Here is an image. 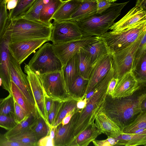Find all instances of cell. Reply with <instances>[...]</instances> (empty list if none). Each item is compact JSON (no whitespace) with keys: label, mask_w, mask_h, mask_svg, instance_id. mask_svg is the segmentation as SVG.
Segmentation results:
<instances>
[{"label":"cell","mask_w":146,"mask_h":146,"mask_svg":"<svg viewBox=\"0 0 146 146\" xmlns=\"http://www.w3.org/2000/svg\"><path fill=\"white\" fill-rule=\"evenodd\" d=\"M144 20H146V11L135 5L119 20L114 23L110 29L111 33H117Z\"/></svg>","instance_id":"ac0fdd59"},{"label":"cell","mask_w":146,"mask_h":146,"mask_svg":"<svg viewBox=\"0 0 146 146\" xmlns=\"http://www.w3.org/2000/svg\"></svg>","instance_id":"be15d7a7"},{"label":"cell","mask_w":146,"mask_h":146,"mask_svg":"<svg viewBox=\"0 0 146 146\" xmlns=\"http://www.w3.org/2000/svg\"><path fill=\"white\" fill-rule=\"evenodd\" d=\"M79 75L89 80L92 68L89 57L81 49L78 53Z\"/></svg>","instance_id":"f546056e"},{"label":"cell","mask_w":146,"mask_h":146,"mask_svg":"<svg viewBox=\"0 0 146 146\" xmlns=\"http://www.w3.org/2000/svg\"><path fill=\"white\" fill-rule=\"evenodd\" d=\"M6 99V97L5 98H0V106L2 104Z\"/></svg>","instance_id":"6f0895ef"},{"label":"cell","mask_w":146,"mask_h":146,"mask_svg":"<svg viewBox=\"0 0 146 146\" xmlns=\"http://www.w3.org/2000/svg\"><path fill=\"white\" fill-rule=\"evenodd\" d=\"M36 136L37 141L50 134L51 128L40 115L30 127Z\"/></svg>","instance_id":"d6a6232c"},{"label":"cell","mask_w":146,"mask_h":146,"mask_svg":"<svg viewBox=\"0 0 146 146\" xmlns=\"http://www.w3.org/2000/svg\"><path fill=\"white\" fill-rule=\"evenodd\" d=\"M18 0H14L7 3V9L9 11L14 8L16 6Z\"/></svg>","instance_id":"f5cc1de1"},{"label":"cell","mask_w":146,"mask_h":146,"mask_svg":"<svg viewBox=\"0 0 146 146\" xmlns=\"http://www.w3.org/2000/svg\"><path fill=\"white\" fill-rule=\"evenodd\" d=\"M36 75L42 85L46 96L62 102L73 98L67 91L62 70Z\"/></svg>","instance_id":"52a82bcc"},{"label":"cell","mask_w":146,"mask_h":146,"mask_svg":"<svg viewBox=\"0 0 146 146\" xmlns=\"http://www.w3.org/2000/svg\"><path fill=\"white\" fill-rule=\"evenodd\" d=\"M117 141L116 138L108 137L106 139L99 140L95 139L92 142L95 146H115Z\"/></svg>","instance_id":"ee69618b"},{"label":"cell","mask_w":146,"mask_h":146,"mask_svg":"<svg viewBox=\"0 0 146 146\" xmlns=\"http://www.w3.org/2000/svg\"><path fill=\"white\" fill-rule=\"evenodd\" d=\"M36 0H18L15 7L8 13V18L14 19L21 17L29 9Z\"/></svg>","instance_id":"e575fe53"},{"label":"cell","mask_w":146,"mask_h":146,"mask_svg":"<svg viewBox=\"0 0 146 146\" xmlns=\"http://www.w3.org/2000/svg\"><path fill=\"white\" fill-rule=\"evenodd\" d=\"M64 1L62 0H47L40 13V21L47 25L52 26L51 19L56 11Z\"/></svg>","instance_id":"d4e9b609"},{"label":"cell","mask_w":146,"mask_h":146,"mask_svg":"<svg viewBox=\"0 0 146 146\" xmlns=\"http://www.w3.org/2000/svg\"><path fill=\"white\" fill-rule=\"evenodd\" d=\"M99 36H89L65 43L53 45L56 54L61 61L63 66L81 48L98 41ZM63 67V66H62Z\"/></svg>","instance_id":"8fae6325"},{"label":"cell","mask_w":146,"mask_h":146,"mask_svg":"<svg viewBox=\"0 0 146 146\" xmlns=\"http://www.w3.org/2000/svg\"><path fill=\"white\" fill-rule=\"evenodd\" d=\"M110 3H114L117 0H108Z\"/></svg>","instance_id":"680465c9"},{"label":"cell","mask_w":146,"mask_h":146,"mask_svg":"<svg viewBox=\"0 0 146 146\" xmlns=\"http://www.w3.org/2000/svg\"><path fill=\"white\" fill-rule=\"evenodd\" d=\"M141 111H146V99L142 102L141 105Z\"/></svg>","instance_id":"9f6ffc18"},{"label":"cell","mask_w":146,"mask_h":146,"mask_svg":"<svg viewBox=\"0 0 146 146\" xmlns=\"http://www.w3.org/2000/svg\"><path fill=\"white\" fill-rule=\"evenodd\" d=\"M14 100L11 93L0 106V114L13 117L14 115Z\"/></svg>","instance_id":"74e56055"},{"label":"cell","mask_w":146,"mask_h":146,"mask_svg":"<svg viewBox=\"0 0 146 146\" xmlns=\"http://www.w3.org/2000/svg\"><path fill=\"white\" fill-rule=\"evenodd\" d=\"M95 121L98 129L108 137L116 138L122 133L121 129L102 110L97 115Z\"/></svg>","instance_id":"d6986e66"},{"label":"cell","mask_w":146,"mask_h":146,"mask_svg":"<svg viewBox=\"0 0 146 146\" xmlns=\"http://www.w3.org/2000/svg\"><path fill=\"white\" fill-rule=\"evenodd\" d=\"M15 111L14 118L18 123L24 120L27 115L24 110L14 100Z\"/></svg>","instance_id":"7bdbcfd3"},{"label":"cell","mask_w":146,"mask_h":146,"mask_svg":"<svg viewBox=\"0 0 146 146\" xmlns=\"http://www.w3.org/2000/svg\"><path fill=\"white\" fill-rule=\"evenodd\" d=\"M56 130V127H52L51 128L49 135L51 138L54 139Z\"/></svg>","instance_id":"11a10c76"},{"label":"cell","mask_w":146,"mask_h":146,"mask_svg":"<svg viewBox=\"0 0 146 146\" xmlns=\"http://www.w3.org/2000/svg\"><path fill=\"white\" fill-rule=\"evenodd\" d=\"M24 69V72L27 74L35 109L48 125L45 108L46 95L42 85L37 76L31 70L27 64H25Z\"/></svg>","instance_id":"30bf717a"},{"label":"cell","mask_w":146,"mask_h":146,"mask_svg":"<svg viewBox=\"0 0 146 146\" xmlns=\"http://www.w3.org/2000/svg\"><path fill=\"white\" fill-rule=\"evenodd\" d=\"M114 76V70L112 67L94 90L92 95L87 99L86 106L80 112L76 122L74 139L82 131L94 123L96 116L102 110L109 82Z\"/></svg>","instance_id":"7a4b0ae2"},{"label":"cell","mask_w":146,"mask_h":146,"mask_svg":"<svg viewBox=\"0 0 146 146\" xmlns=\"http://www.w3.org/2000/svg\"><path fill=\"white\" fill-rule=\"evenodd\" d=\"M142 88L131 70L118 79L111 97L120 98L129 96Z\"/></svg>","instance_id":"2e32d148"},{"label":"cell","mask_w":146,"mask_h":146,"mask_svg":"<svg viewBox=\"0 0 146 146\" xmlns=\"http://www.w3.org/2000/svg\"><path fill=\"white\" fill-rule=\"evenodd\" d=\"M115 138L118 140L115 146H146V134L122 133Z\"/></svg>","instance_id":"4316f807"},{"label":"cell","mask_w":146,"mask_h":146,"mask_svg":"<svg viewBox=\"0 0 146 146\" xmlns=\"http://www.w3.org/2000/svg\"><path fill=\"white\" fill-rule=\"evenodd\" d=\"M96 13V1L82 0L80 5L72 15L70 20L74 21L82 20L91 17Z\"/></svg>","instance_id":"cb8c5ba5"},{"label":"cell","mask_w":146,"mask_h":146,"mask_svg":"<svg viewBox=\"0 0 146 146\" xmlns=\"http://www.w3.org/2000/svg\"><path fill=\"white\" fill-rule=\"evenodd\" d=\"M146 54V33L142 37L136 52L133 64L132 70L134 69Z\"/></svg>","instance_id":"f35d334b"},{"label":"cell","mask_w":146,"mask_h":146,"mask_svg":"<svg viewBox=\"0 0 146 146\" xmlns=\"http://www.w3.org/2000/svg\"><path fill=\"white\" fill-rule=\"evenodd\" d=\"M81 49L88 56L92 65L104 56L110 53L106 43L100 38L98 41L87 45Z\"/></svg>","instance_id":"44dd1931"},{"label":"cell","mask_w":146,"mask_h":146,"mask_svg":"<svg viewBox=\"0 0 146 146\" xmlns=\"http://www.w3.org/2000/svg\"><path fill=\"white\" fill-rule=\"evenodd\" d=\"M132 71L139 84L142 87H145L146 54L144 55L139 63Z\"/></svg>","instance_id":"8d00e7d4"},{"label":"cell","mask_w":146,"mask_h":146,"mask_svg":"<svg viewBox=\"0 0 146 146\" xmlns=\"http://www.w3.org/2000/svg\"><path fill=\"white\" fill-rule=\"evenodd\" d=\"M50 40L49 39L44 38L10 42L9 50L17 62L21 64L32 53Z\"/></svg>","instance_id":"7c38bea8"},{"label":"cell","mask_w":146,"mask_h":146,"mask_svg":"<svg viewBox=\"0 0 146 146\" xmlns=\"http://www.w3.org/2000/svg\"><path fill=\"white\" fill-rule=\"evenodd\" d=\"M76 23L73 21H54L50 38L53 45L66 42L83 37Z\"/></svg>","instance_id":"9c48e42d"},{"label":"cell","mask_w":146,"mask_h":146,"mask_svg":"<svg viewBox=\"0 0 146 146\" xmlns=\"http://www.w3.org/2000/svg\"><path fill=\"white\" fill-rule=\"evenodd\" d=\"M52 27L21 17L8 18L4 32L10 36V42L44 38L50 40Z\"/></svg>","instance_id":"3957f363"},{"label":"cell","mask_w":146,"mask_h":146,"mask_svg":"<svg viewBox=\"0 0 146 146\" xmlns=\"http://www.w3.org/2000/svg\"><path fill=\"white\" fill-rule=\"evenodd\" d=\"M118 79L114 77L110 80L107 90V95L111 96L113 93Z\"/></svg>","instance_id":"c3c4849f"},{"label":"cell","mask_w":146,"mask_h":146,"mask_svg":"<svg viewBox=\"0 0 146 146\" xmlns=\"http://www.w3.org/2000/svg\"><path fill=\"white\" fill-rule=\"evenodd\" d=\"M40 115L37 111L32 112L27 116L24 120L18 123L13 129L8 131L5 134V135L8 138H9L30 128Z\"/></svg>","instance_id":"f1b7e54d"},{"label":"cell","mask_w":146,"mask_h":146,"mask_svg":"<svg viewBox=\"0 0 146 146\" xmlns=\"http://www.w3.org/2000/svg\"><path fill=\"white\" fill-rule=\"evenodd\" d=\"M89 80L78 75L74 81L68 91L70 96L78 101L84 99L86 95V92Z\"/></svg>","instance_id":"484cf974"},{"label":"cell","mask_w":146,"mask_h":146,"mask_svg":"<svg viewBox=\"0 0 146 146\" xmlns=\"http://www.w3.org/2000/svg\"><path fill=\"white\" fill-rule=\"evenodd\" d=\"M145 33L141 35L129 45L111 54L114 78L119 79L127 72L132 70L136 52Z\"/></svg>","instance_id":"ba28073f"},{"label":"cell","mask_w":146,"mask_h":146,"mask_svg":"<svg viewBox=\"0 0 146 146\" xmlns=\"http://www.w3.org/2000/svg\"><path fill=\"white\" fill-rule=\"evenodd\" d=\"M53 100L47 96L45 98V108L47 117L50 112L53 103Z\"/></svg>","instance_id":"681fc988"},{"label":"cell","mask_w":146,"mask_h":146,"mask_svg":"<svg viewBox=\"0 0 146 146\" xmlns=\"http://www.w3.org/2000/svg\"><path fill=\"white\" fill-rule=\"evenodd\" d=\"M112 66V57L110 53L106 54L92 65L86 95L93 90L106 75Z\"/></svg>","instance_id":"9a60e30c"},{"label":"cell","mask_w":146,"mask_h":146,"mask_svg":"<svg viewBox=\"0 0 146 146\" xmlns=\"http://www.w3.org/2000/svg\"><path fill=\"white\" fill-rule=\"evenodd\" d=\"M78 101L74 99L71 98L63 102L53 125L52 127H56L61 123L62 119L67 114L77 109V103Z\"/></svg>","instance_id":"1f68e13d"},{"label":"cell","mask_w":146,"mask_h":146,"mask_svg":"<svg viewBox=\"0 0 146 146\" xmlns=\"http://www.w3.org/2000/svg\"><path fill=\"white\" fill-rule=\"evenodd\" d=\"M27 65L36 75L61 71L63 66L53 45L49 42L39 48Z\"/></svg>","instance_id":"5b68a950"},{"label":"cell","mask_w":146,"mask_h":146,"mask_svg":"<svg viewBox=\"0 0 146 146\" xmlns=\"http://www.w3.org/2000/svg\"><path fill=\"white\" fill-rule=\"evenodd\" d=\"M17 124L13 117L0 114V127L9 131Z\"/></svg>","instance_id":"b9f144b4"},{"label":"cell","mask_w":146,"mask_h":146,"mask_svg":"<svg viewBox=\"0 0 146 146\" xmlns=\"http://www.w3.org/2000/svg\"><path fill=\"white\" fill-rule=\"evenodd\" d=\"M0 146H25L21 143L10 140L5 134L0 133Z\"/></svg>","instance_id":"f6af8a7d"},{"label":"cell","mask_w":146,"mask_h":146,"mask_svg":"<svg viewBox=\"0 0 146 146\" xmlns=\"http://www.w3.org/2000/svg\"><path fill=\"white\" fill-rule=\"evenodd\" d=\"M6 5V0H2L0 3V38L3 35L8 18Z\"/></svg>","instance_id":"ab89813d"},{"label":"cell","mask_w":146,"mask_h":146,"mask_svg":"<svg viewBox=\"0 0 146 146\" xmlns=\"http://www.w3.org/2000/svg\"><path fill=\"white\" fill-rule=\"evenodd\" d=\"M13 0H6V3H7V2H8L10 1H12Z\"/></svg>","instance_id":"94428289"},{"label":"cell","mask_w":146,"mask_h":146,"mask_svg":"<svg viewBox=\"0 0 146 146\" xmlns=\"http://www.w3.org/2000/svg\"><path fill=\"white\" fill-rule=\"evenodd\" d=\"M129 1L121 3H113L104 12L74 22L79 27L83 37H99L110 29L114 21L120 15L122 9Z\"/></svg>","instance_id":"277c9868"},{"label":"cell","mask_w":146,"mask_h":146,"mask_svg":"<svg viewBox=\"0 0 146 146\" xmlns=\"http://www.w3.org/2000/svg\"><path fill=\"white\" fill-rule=\"evenodd\" d=\"M10 140L24 144L25 146H36L37 141L30 128L9 138Z\"/></svg>","instance_id":"4dcf8cb0"},{"label":"cell","mask_w":146,"mask_h":146,"mask_svg":"<svg viewBox=\"0 0 146 146\" xmlns=\"http://www.w3.org/2000/svg\"><path fill=\"white\" fill-rule=\"evenodd\" d=\"M87 103V99L86 96L84 99L78 101L77 108L78 110H82L86 106Z\"/></svg>","instance_id":"816d5d0a"},{"label":"cell","mask_w":146,"mask_h":146,"mask_svg":"<svg viewBox=\"0 0 146 146\" xmlns=\"http://www.w3.org/2000/svg\"><path fill=\"white\" fill-rule=\"evenodd\" d=\"M78 53L69 59L62 68L63 74L68 93L72 84L79 75Z\"/></svg>","instance_id":"603a6c76"},{"label":"cell","mask_w":146,"mask_h":146,"mask_svg":"<svg viewBox=\"0 0 146 146\" xmlns=\"http://www.w3.org/2000/svg\"><path fill=\"white\" fill-rule=\"evenodd\" d=\"M141 128H146V111H141L132 121L125 126L122 133H129L132 131Z\"/></svg>","instance_id":"836d02e7"},{"label":"cell","mask_w":146,"mask_h":146,"mask_svg":"<svg viewBox=\"0 0 146 146\" xmlns=\"http://www.w3.org/2000/svg\"><path fill=\"white\" fill-rule=\"evenodd\" d=\"M145 87L141 88L132 95L120 98H113L107 95L102 111L121 129L141 111V105L146 99Z\"/></svg>","instance_id":"6da1fadb"},{"label":"cell","mask_w":146,"mask_h":146,"mask_svg":"<svg viewBox=\"0 0 146 146\" xmlns=\"http://www.w3.org/2000/svg\"><path fill=\"white\" fill-rule=\"evenodd\" d=\"M37 146H54V139L51 138L49 135L38 140Z\"/></svg>","instance_id":"7dc6e473"},{"label":"cell","mask_w":146,"mask_h":146,"mask_svg":"<svg viewBox=\"0 0 146 146\" xmlns=\"http://www.w3.org/2000/svg\"><path fill=\"white\" fill-rule=\"evenodd\" d=\"M81 110H77L68 123L64 125L60 123L56 127L54 139V146H69L74 140V132L76 122Z\"/></svg>","instance_id":"e0dca14e"},{"label":"cell","mask_w":146,"mask_h":146,"mask_svg":"<svg viewBox=\"0 0 146 146\" xmlns=\"http://www.w3.org/2000/svg\"><path fill=\"white\" fill-rule=\"evenodd\" d=\"M82 0L64 1L55 12L51 19L56 21L70 20L72 15L80 5Z\"/></svg>","instance_id":"ffe728a7"},{"label":"cell","mask_w":146,"mask_h":146,"mask_svg":"<svg viewBox=\"0 0 146 146\" xmlns=\"http://www.w3.org/2000/svg\"><path fill=\"white\" fill-rule=\"evenodd\" d=\"M47 0H36L29 9L21 17L42 23L40 20V14Z\"/></svg>","instance_id":"d590c367"},{"label":"cell","mask_w":146,"mask_h":146,"mask_svg":"<svg viewBox=\"0 0 146 146\" xmlns=\"http://www.w3.org/2000/svg\"><path fill=\"white\" fill-rule=\"evenodd\" d=\"M2 80L0 78V86H2Z\"/></svg>","instance_id":"91938a15"},{"label":"cell","mask_w":146,"mask_h":146,"mask_svg":"<svg viewBox=\"0 0 146 146\" xmlns=\"http://www.w3.org/2000/svg\"><path fill=\"white\" fill-rule=\"evenodd\" d=\"M2 0H0V3L1 1Z\"/></svg>","instance_id":"6125c7cd"},{"label":"cell","mask_w":146,"mask_h":146,"mask_svg":"<svg viewBox=\"0 0 146 146\" xmlns=\"http://www.w3.org/2000/svg\"><path fill=\"white\" fill-rule=\"evenodd\" d=\"M97 13H102L108 9L111 6V3L108 0H96Z\"/></svg>","instance_id":"bcb514c9"},{"label":"cell","mask_w":146,"mask_h":146,"mask_svg":"<svg viewBox=\"0 0 146 146\" xmlns=\"http://www.w3.org/2000/svg\"><path fill=\"white\" fill-rule=\"evenodd\" d=\"M101 134L94 123L82 131L69 146H87Z\"/></svg>","instance_id":"7402d4cb"},{"label":"cell","mask_w":146,"mask_h":146,"mask_svg":"<svg viewBox=\"0 0 146 146\" xmlns=\"http://www.w3.org/2000/svg\"><path fill=\"white\" fill-rule=\"evenodd\" d=\"M62 102V101L53 100L51 109L48 117V125L50 128L53 125Z\"/></svg>","instance_id":"60d3db41"},{"label":"cell","mask_w":146,"mask_h":146,"mask_svg":"<svg viewBox=\"0 0 146 146\" xmlns=\"http://www.w3.org/2000/svg\"><path fill=\"white\" fill-rule=\"evenodd\" d=\"M146 33V20L139 22L119 32H106L99 37L105 42L110 53L120 50Z\"/></svg>","instance_id":"8992f818"},{"label":"cell","mask_w":146,"mask_h":146,"mask_svg":"<svg viewBox=\"0 0 146 146\" xmlns=\"http://www.w3.org/2000/svg\"><path fill=\"white\" fill-rule=\"evenodd\" d=\"M21 64L10 54V72L11 81L19 88L29 103L35 108V103L27 75L23 72Z\"/></svg>","instance_id":"5bb4252c"},{"label":"cell","mask_w":146,"mask_h":146,"mask_svg":"<svg viewBox=\"0 0 146 146\" xmlns=\"http://www.w3.org/2000/svg\"><path fill=\"white\" fill-rule=\"evenodd\" d=\"M78 110H80L77 109L67 114L62 119L61 122V124L62 125H64L68 123L72 116Z\"/></svg>","instance_id":"f907efd6"},{"label":"cell","mask_w":146,"mask_h":146,"mask_svg":"<svg viewBox=\"0 0 146 146\" xmlns=\"http://www.w3.org/2000/svg\"><path fill=\"white\" fill-rule=\"evenodd\" d=\"M135 5L146 11V0H137Z\"/></svg>","instance_id":"db71d44e"},{"label":"cell","mask_w":146,"mask_h":146,"mask_svg":"<svg viewBox=\"0 0 146 146\" xmlns=\"http://www.w3.org/2000/svg\"><path fill=\"white\" fill-rule=\"evenodd\" d=\"M15 101L25 111L27 116L32 112L37 111L28 102L22 92L17 86L11 81L10 92Z\"/></svg>","instance_id":"83f0119b"},{"label":"cell","mask_w":146,"mask_h":146,"mask_svg":"<svg viewBox=\"0 0 146 146\" xmlns=\"http://www.w3.org/2000/svg\"><path fill=\"white\" fill-rule=\"evenodd\" d=\"M10 36L4 32L0 38V78L3 89L10 92L11 79L10 72Z\"/></svg>","instance_id":"4fadbf2b"}]
</instances>
